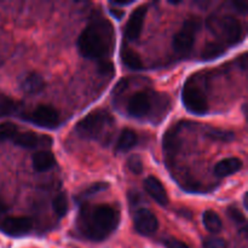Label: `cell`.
Returning a JSON list of instances; mask_svg holds the SVG:
<instances>
[{
    "label": "cell",
    "mask_w": 248,
    "mask_h": 248,
    "mask_svg": "<svg viewBox=\"0 0 248 248\" xmlns=\"http://www.w3.org/2000/svg\"><path fill=\"white\" fill-rule=\"evenodd\" d=\"M115 34L108 19L96 17L90 21L78 38V48L87 60H108L114 51Z\"/></svg>",
    "instance_id": "1"
},
{
    "label": "cell",
    "mask_w": 248,
    "mask_h": 248,
    "mask_svg": "<svg viewBox=\"0 0 248 248\" xmlns=\"http://www.w3.org/2000/svg\"><path fill=\"white\" fill-rule=\"evenodd\" d=\"M120 223V212L111 205L85 206L80 212L79 228L91 241L99 242L113 234Z\"/></svg>",
    "instance_id": "2"
},
{
    "label": "cell",
    "mask_w": 248,
    "mask_h": 248,
    "mask_svg": "<svg viewBox=\"0 0 248 248\" xmlns=\"http://www.w3.org/2000/svg\"><path fill=\"white\" fill-rule=\"evenodd\" d=\"M111 121H113V118L108 111L98 109L90 113L86 118L79 121L75 130L81 138L96 140Z\"/></svg>",
    "instance_id": "3"
},
{
    "label": "cell",
    "mask_w": 248,
    "mask_h": 248,
    "mask_svg": "<svg viewBox=\"0 0 248 248\" xmlns=\"http://www.w3.org/2000/svg\"><path fill=\"white\" fill-rule=\"evenodd\" d=\"M201 29V19L198 16H191L184 21L178 33L173 36V50L178 55L186 56L193 50L195 36Z\"/></svg>",
    "instance_id": "4"
},
{
    "label": "cell",
    "mask_w": 248,
    "mask_h": 248,
    "mask_svg": "<svg viewBox=\"0 0 248 248\" xmlns=\"http://www.w3.org/2000/svg\"><path fill=\"white\" fill-rule=\"evenodd\" d=\"M182 99L186 110L195 115H203L208 111L207 98L193 79H188V81L184 84Z\"/></svg>",
    "instance_id": "5"
},
{
    "label": "cell",
    "mask_w": 248,
    "mask_h": 248,
    "mask_svg": "<svg viewBox=\"0 0 248 248\" xmlns=\"http://www.w3.org/2000/svg\"><path fill=\"white\" fill-rule=\"evenodd\" d=\"M157 96L159 93L150 91H138L133 93L127 103L128 115L135 119H144L153 110Z\"/></svg>",
    "instance_id": "6"
},
{
    "label": "cell",
    "mask_w": 248,
    "mask_h": 248,
    "mask_svg": "<svg viewBox=\"0 0 248 248\" xmlns=\"http://www.w3.org/2000/svg\"><path fill=\"white\" fill-rule=\"evenodd\" d=\"M24 119L39 127L56 128L60 125V114L53 107L41 106L36 107L34 110L24 115Z\"/></svg>",
    "instance_id": "7"
},
{
    "label": "cell",
    "mask_w": 248,
    "mask_h": 248,
    "mask_svg": "<svg viewBox=\"0 0 248 248\" xmlns=\"http://www.w3.org/2000/svg\"><path fill=\"white\" fill-rule=\"evenodd\" d=\"M133 227L142 236H150L155 234L159 228V220L156 216L147 208H140L133 215Z\"/></svg>",
    "instance_id": "8"
},
{
    "label": "cell",
    "mask_w": 248,
    "mask_h": 248,
    "mask_svg": "<svg viewBox=\"0 0 248 248\" xmlns=\"http://www.w3.org/2000/svg\"><path fill=\"white\" fill-rule=\"evenodd\" d=\"M31 228L33 223L27 217H6L0 220V232L9 236H24Z\"/></svg>",
    "instance_id": "9"
},
{
    "label": "cell",
    "mask_w": 248,
    "mask_h": 248,
    "mask_svg": "<svg viewBox=\"0 0 248 248\" xmlns=\"http://www.w3.org/2000/svg\"><path fill=\"white\" fill-rule=\"evenodd\" d=\"M12 142L17 147L24 148V149H35L39 147H50L52 144V138L28 131V132L17 133Z\"/></svg>",
    "instance_id": "10"
},
{
    "label": "cell",
    "mask_w": 248,
    "mask_h": 248,
    "mask_svg": "<svg viewBox=\"0 0 248 248\" xmlns=\"http://www.w3.org/2000/svg\"><path fill=\"white\" fill-rule=\"evenodd\" d=\"M147 12L148 6L147 5H142V6H138L137 9L131 14L130 19H128L127 24H126L125 31V35L127 40L135 41L140 38V33H142L143 26H144Z\"/></svg>",
    "instance_id": "11"
},
{
    "label": "cell",
    "mask_w": 248,
    "mask_h": 248,
    "mask_svg": "<svg viewBox=\"0 0 248 248\" xmlns=\"http://www.w3.org/2000/svg\"><path fill=\"white\" fill-rule=\"evenodd\" d=\"M220 29L224 35L225 41L229 45H236L242 40L244 29L241 22L232 16H224L220 21Z\"/></svg>",
    "instance_id": "12"
},
{
    "label": "cell",
    "mask_w": 248,
    "mask_h": 248,
    "mask_svg": "<svg viewBox=\"0 0 248 248\" xmlns=\"http://www.w3.org/2000/svg\"><path fill=\"white\" fill-rule=\"evenodd\" d=\"M144 189L149 196H152L160 206H166L169 203V196L164 184L156 177H148L144 181Z\"/></svg>",
    "instance_id": "13"
},
{
    "label": "cell",
    "mask_w": 248,
    "mask_h": 248,
    "mask_svg": "<svg viewBox=\"0 0 248 248\" xmlns=\"http://www.w3.org/2000/svg\"><path fill=\"white\" fill-rule=\"evenodd\" d=\"M31 165L36 172H46L56 165V157L48 150H40L31 157Z\"/></svg>",
    "instance_id": "14"
},
{
    "label": "cell",
    "mask_w": 248,
    "mask_h": 248,
    "mask_svg": "<svg viewBox=\"0 0 248 248\" xmlns=\"http://www.w3.org/2000/svg\"><path fill=\"white\" fill-rule=\"evenodd\" d=\"M242 169V161L239 157H227L215 166V174L218 177H228Z\"/></svg>",
    "instance_id": "15"
},
{
    "label": "cell",
    "mask_w": 248,
    "mask_h": 248,
    "mask_svg": "<svg viewBox=\"0 0 248 248\" xmlns=\"http://www.w3.org/2000/svg\"><path fill=\"white\" fill-rule=\"evenodd\" d=\"M21 89L27 94H35L45 89V81L38 73H29L21 82Z\"/></svg>",
    "instance_id": "16"
},
{
    "label": "cell",
    "mask_w": 248,
    "mask_h": 248,
    "mask_svg": "<svg viewBox=\"0 0 248 248\" xmlns=\"http://www.w3.org/2000/svg\"><path fill=\"white\" fill-rule=\"evenodd\" d=\"M120 56L124 64L127 68H130V69L140 70L144 68V64H143L140 56L135 50H132V48L127 47V46H124L121 48Z\"/></svg>",
    "instance_id": "17"
},
{
    "label": "cell",
    "mask_w": 248,
    "mask_h": 248,
    "mask_svg": "<svg viewBox=\"0 0 248 248\" xmlns=\"http://www.w3.org/2000/svg\"><path fill=\"white\" fill-rule=\"evenodd\" d=\"M137 144V135L135 131L130 128H125L120 133L116 142V150L118 152H128Z\"/></svg>",
    "instance_id": "18"
},
{
    "label": "cell",
    "mask_w": 248,
    "mask_h": 248,
    "mask_svg": "<svg viewBox=\"0 0 248 248\" xmlns=\"http://www.w3.org/2000/svg\"><path fill=\"white\" fill-rule=\"evenodd\" d=\"M202 222L206 230L212 232V234H218V232H220V230L223 228V223L220 220L219 216L212 210H207L203 212Z\"/></svg>",
    "instance_id": "19"
},
{
    "label": "cell",
    "mask_w": 248,
    "mask_h": 248,
    "mask_svg": "<svg viewBox=\"0 0 248 248\" xmlns=\"http://www.w3.org/2000/svg\"><path fill=\"white\" fill-rule=\"evenodd\" d=\"M225 52V48L222 44L217 43V41H210L206 44L201 52V58L203 61H211L216 60L217 57L222 56Z\"/></svg>",
    "instance_id": "20"
},
{
    "label": "cell",
    "mask_w": 248,
    "mask_h": 248,
    "mask_svg": "<svg viewBox=\"0 0 248 248\" xmlns=\"http://www.w3.org/2000/svg\"><path fill=\"white\" fill-rule=\"evenodd\" d=\"M178 127L170 128L164 137V149L169 154H174L178 149Z\"/></svg>",
    "instance_id": "21"
},
{
    "label": "cell",
    "mask_w": 248,
    "mask_h": 248,
    "mask_svg": "<svg viewBox=\"0 0 248 248\" xmlns=\"http://www.w3.org/2000/svg\"><path fill=\"white\" fill-rule=\"evenodd\" d=\"M52 208L55 215L58 218H62L67 215L68 208H69V203H68L67 195L64 193H60L52 201Z\"/></svg>",
    "instance_id": "22"
},
{
    "label": "cell",
    "mask_w": 248,
    "mask_h": 248,
    "mask_svg": "<svg viewBox=\"0 0 248 248\" xmlns=\"http://www.w3.org/2000/svg\"><path fill=\"white\" fill-rule=\"evenodd\" d=\"M17 106H18L17 102H15L14 99L5 96V94L0 93V118L12 115V114L16 113L17 109H18Z\"/></svg>",
    "instance_id": "23"
},
{
    "label": "cell",
    "mask_w": 248,
    "mask_h": 248,
    "mask_svg": "<svg viewBox=\"0 0 248 248\" xmlns=\"http://www.w3.org/2000/svg\"><path fill=\"white\" fill-rule=\"evenodd\" d=\"M19 132L18 126L14 123H2L0 124V143L12 140L15 136Z\"/></svg>",
    "instance_id": "24"
},
{
    "label": "cell",
    "mask_w": 248,
    "mask_h": 248,
    "mask_svg": "<svg viewBox=\"0 0 248 248\" xmlns=\"http://www.w3.org/2000/svg\"><path fill=\"white\" fill-rule=\"evenodd\" d=\"M208 138L213 140H217V142H232L235 138V133L232 131L227 130H219V128H212L207 132Z\"/></svg>",
    "instance_id": "25"
},
{
    "label": "cell",
    "mask_w": 248,
    "mask_h": 248,
    "mask_svg": "<svg viewBox=\"0 0 248 248\" xmlns=\"http://www.w3.org/2000/svg\"><path fill=\"white\" fill-rule=\"evenodd\" d=\"M127 167L132 173L140 174L143 172V162L140 155H131L127 160Z\"/></svg>",
    "instance_id": "26"
},
{
    "label": "cell",
    "mask_w": 248,
    "mask_h": 248,
    "mask_svg": "<svg viewBox=\"0 0 248 248\" xmlns=\"http://www.w3.org/2000/svg\"><path fill=\"white\" fill-rule=\"evenodd\" d=\"M108 186H109L108 183H94V184H92L90 188H87L86 190H84L81 194H80L79 199H80V200H85V199H87V198H90V196L94 195V194L98 193V191L106 190Z\"/></svg>",
    "instance_id": "27"
},
{
    "label": "cell",
    "mask_w": 248,
    "mask_h": 248,
    "mask_svg": "<svg viewBox=\"0 0 248 248\" xmlns=\"http://www.w3.org/2000/svg\"><path fill=\"white\" fill-rule=\"evenodd\" d=\"M228 217L237 225L246 224V217H245V215L239 210V208L234 207V206L228 208Z\"/></svg>",
    "instance_id": "28"
},
{
    "label": "cell",
    "mask_w": 248,
    "mask_h": 248,
    "mask_svg": "<svg viewBox=\"0 0 248 248\" xmlns=\"http://www.w3.org/2000/svg\"><path fill=\"white\" fill-rule=\"evenodd\" d=\"M202 248H228V245L220 237H208L203 241Z\"/></svg>",
    "instance_id": "29"
},
{
    "label": "cell",
    "mask_w": 248,
    "mask_h": 248,
    "mask_svg": "<svg viewBox=\"0 0 248 248\" xmlns=\"http://www.w3.org/2000/svg\"><path fill=\"white\" fill-rule=\"evenodd\" d=\"M164 246L166 248H191L189 245H186V242L181 241L178 239H174V237H167L162 241Z\"/></svg>",
    "instance_id": "30"
},
{
    "label": "cell",
    "mask_w": 248,
    "mask_h": 248,
    "mask_svg": "<svg viewBox=\"0 0 248 248\" xmlns=\"http://www.w3.org/2000/svg\"><path fill=\"white\" fill-rule=\"evenodd\" d=\"M99 72L103 73V74H110L114 72V64L108 60L99 61Z\"/></svg>",
    "instance_id": "31"
},
{
    "label": "cell",
    "mask_w": 248,
    "mask_h": 248,
    "mask_svg": "<svg viewBox=\"0 0 248 248\" xmlns=\"http://www.w3.org/2000/svg\"><path fill=\"white\" fill-rule=\"evenodd\" d=\"M234 6H235V9H236V11L241 12V14H244V15L247 14L248 5L246 1H241V0H239V1H234Z\"/></svg>",
    "instance_id": "32"
},
{
    "label": "cell",
    "mask_w": 248,
    "mask_h": 248,
    "mask_svg": "<svg viewBox=\"0 0 248 248\" xmlns=\"http://www.w3.org/2000/svg\"><path fill=\"white\" fill-rule=\"evenodd\" d=\"M110 12H111V15H113V16H115L116 19L123 18L124 14H125V12H124L121 9H115V7H113V9H110Z\"/></svg>",
    "instance_id": "33"
},
{
    "label": "cell",
    "mask_w": 248,
    "mask_h": 248,
    "mask_svg": "<svg viewBox=\"0 0 248 248\" xmlns=\"http://www.w3.org/2000/svg\"><path fill=\"white\" fill-rule=\"evenodd\" d=\"M6 211H7L6 203H5L4 201H2L1 199H0V219H1L2 216H4L5 213H6Z\"/></svg>",
    "instance_id": "34"
},
{
    "label": "cell",
    "mask_w": 248,
    "mask_h": 248,
    "mask_svg": "<svg viewBox=\"0 0 248 248\" xmlns=\"http://www.w3.org/2000/svg\"><path fill=\"white\" fill-rule=\"evenodd\" d=\"M111 5H116V6H127V5H131L132 2L131 1H111Z\"/></svg>",
    "instance_id": "35"
},
{
    "label": "cell",
    "mask_w": 248,
    "mask_h": 248,
    "mask_svg": "<svg viewBox=\"0 0 248 248\" xmlns=\"http://www.w3.org/2000/svg\"><path fill=\"white\" fill-rule=\"evenodd\" d=\"M241 68L242 69H246V67H247V64H246V55H242V57H241Z\"/></svg>",
    "instance_id": "36"
},
{
    "label": "cell",
    "mask_w": 248,
    "mask_h": 248,
    "mask_svg": "<svg viewBox=\"0 0 248 248\" xmlns=\"http://www.w3.org/2000/svg\"><path fill=\"white\" fill-rule=\"evenodd\" d=\"M244 206L245 208H247V193H245L244 195Z\"/></svg>",
    "instance_id": "37"
}]
</instances>
